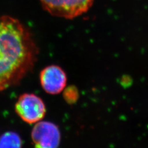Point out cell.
Returning <instances> with one entry per match:
<instances>
[{
    "label": "cell",
    "mask_w": 148,
    "mask_h": 148,
    "mask_svg": "<svg viewBox=\"0 0 148 148\" xmlns=\"http://www.w3.org/2000/svg\"><path fill=\"white\" fill-rule=\"evenodd\" d=\"M38 53L26 26L13 17H0V91L18 84L33 69Z\"/></svg>",
    "instance_id": "cell-1"
},
{
    "label": "cell",
    "mask_w": 148,
    "mask_h": 148,
    "mask_svg": "<svg viewBox=\"0 0 148 148\" xmlns=\"http://www.w3.org/2000/svg\"><path fill=\"white\" fill-rule=\"evenodd\" d=\"M46 11L55 17L72 19L85 13L94 0H38Z\"/></svg>",
    "instance_id": "cell-2"
},
{
    "label": "cell",
    "mask_w": 148,
    "mask_h": 148,
    "mask_svg": "<svg viewBox=\"0 0 148 148\" xmlns=\"http://www.w3.org/2000/svg\"><path fill=\"white\" fill-rule=\"evenodd\" d=\"M15 111L23 121L33 124L44 118L46 109L44 102L39 96L33 93H24L15 104Z\"/></svg>",
    "instance_id": "cell-3"
},
{
    "label": "cell",
    "mask_w": 148,
    "mask_h": 148,
    "mask_svg": "<svg viewBox=\"0 0 148 148\" xmlns=\"http://www.w3.org/2000/svg\"><path fill=\"white\" fill-rule=\"evenodd\" d=\"M34 148H58L61 132L56 125L47 121L36 123L31 133Z\"/></svg>",
    "instance_id": "cell-4"
},
{
    "label": "cell",
    "mask_w": 148,
    "mask_h": 148,
    "mask_svg": "<svg viewBox=\"0 0 148 148\" xmlns=\"http://www.w3.org/2000/svg\"><path fill=\"white\" fill-rule=\"evenodd\" d=\"M40 80L43 89L47 93L58 95L66 88L67 76L61 67L57 65H51L41 71Z\"/></svg>",
    "instance_id": "cell-5"
},
{
    "label": "cell",
    "mask_w": 148,
    "mask_h": 148,
    "mask_svg": "<svg viewBox=\"0 0 148 148\" xmlns=\"http://www.w3.org/2000/svg\"><path fill=\"white\" fill-rule=\"evenodd\" d=\"M20 136L16 132H8L0 136V148H22Z\"/></svg>",
    "instance_id": "cell-6"
},
{
    "label": "cell",
    "mask_w": 148,
    "mask_h": 148,
    "mask_svg": "<svg viewBox=\"0 0 148 148\" xmlns=\"http://www.w3.org/2000/svg\"><path fill=\"white\" fill-rule=\"evenodd\" d=\"M64 98L69 103H73L75 102L78 98V92L77 90L73 86L66 88L64 91Z\"/></svg>",
    "instance_id": "cell-7"
}]
</instances>
